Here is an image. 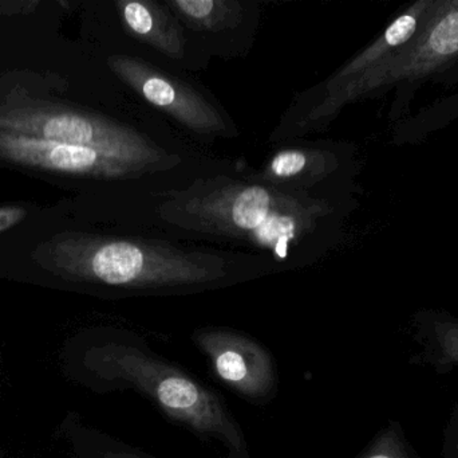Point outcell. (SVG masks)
<instances>
[{
    "mask_svg": "<svg viewBox=\"0 0 458 458\" xmlns=\"http://www.w3.org/2000/svg\"><path fill=\"white\" fill-rule=\"evenodd\" d=\"M416 30V19L411 15L401 16L387 29L385 39L390 46L401 45L413 35Z\"/></svg>",
    "mask_w": 458,
    "mask_h": 458,
    "instance_id": "obj_13",
    "label": "cell"
},
{
    "mask_svg": "<svg viewBox=\"0 0 458 458\" xmlns=\"http://www.w3.org/2000/svg\"><path fill=\"white\" fill-rule=\"evenodd\" d=\"M182 228L240 239L266 250L279 264L303 263L304 247L314 249L326 209L298 190L268 183L217 179L199 183L164 206Z\"/></svg>",
    "mask_w": 458,
    "mask_h": 458,
    "instance_id": "obj_2",
    "label": "cell"
},
{
    "mask_svg": "<svg viewBox=\"0 0 458 458\" xmlns=\"http://www.w3.org/2000/svg\"><path fill=\"white\" fill-rule=\"evenodd\" d=\"M325 158L318 150H283L267 164L261 177L268 185L293 187L312 179L319 180Z\"/></svg>",
    "mask_w": 458,
    "mask_h": 458,
    "instance_id": "obj_8",
    "label": "cell"
},
{
    "mask_svg": "<svg viewBox=\"0 0 458 458\" xmlns=\"http://www.w3.org/2000/svg\"><path fill=\"white\" fill-rule=\"evenodd\" d=\"M0 158L64 174L121 177L147 169L112 153L82 145L48 142L0 131Z\"/></svg>",
    "mask_w": 458,
    "mask_h": 458,
    "instance_id": "obj_5",
    "label": "cell"
},
{
    "mask_svg": "<svg viewBox=\"0 0 458 458\" xmlns=\"http://www.w3.org/2000/svg\"><path fill=\"white\" fill-rule=\"evenodd\" d=\"M110 66L149 104L165 110L188 128L207 134L225 131L219 112L188 86L129 56H113Z\"/></svg>",
    "mask_w": 458,
    "mask_h": 458,
    "instance_id": "obj_6",
    "label": "cell"
},
{
    "mask_svg": "<svg viewBox=\"0 0 458 458\" xmlns=\"http://www.w3.org/2000/svg\"><path fill=\"white\" fill-rule=\"evenodd\" d=\"M430 46L436 53L443 56L458 51V13H449L433 30Z\"/></svg>",
    "mask_w": 458,
    "mask_h": 458,
    "instance_id": "obj_11",
    "label": "cell"
},
{
    "mask_svg": "<svg viewBox=\"0 0 458 458\" xmlns=\"http://www.w3.org/2000/svg\"><path fill=\"white\" fill-rule=\"evenodd\" d=\"M191 339L215 376L234 394L256 406L275 400L279 389L276 360L260 341L225 327L196 328Z\"/></svg>",
    "mask_w": 458,
    "mask_h": 458,
    "instance_id": "obj_4",
    "label": "cell"
},
{
    "mask_svg": "<svg viewBox=\"0 0 458 458\" xmlns=\"http://www.w3.org/2000/svg\"><path fill=\"white\" fill-rule=\"evenodd\" d=\"M358 458H409L400 437L394 432H386L374 440V443Z\"/></svg>",
    "mask_w": 458,
    "mask_h": 458,
    "instance_id": "obj_12",
    "label": "cell"
},
{
    "mask_svg": "<svg viewBox=\"0 0 458 458\" xmlns=\"http://www.w3.org/2000/svg\"><path fill=\"white\" fill-rule=\"evenodd\" d=\"M432 336L433 354L441 365H458V324L438 325Z\"/></svg>",
    "mask_w": 458,
    "mask_h": 458,
    "instance_id": "obj_10",
    "label": "cell"
},
{
    "mask_svg": "<svg viewBox=\"0 0 458 458\" xmlns=\"http://www.w3.org/2000/svg\"><path fill=\"white\" fill-rule=\"evenodd\" d=\"M0 131L96 148L125 159L147 171L166 161L163 150L139 132L72 110L42 108L7 110L0 113Z\"/></svg>",
    "mask_w": 458,
    "mask_h": 458,
    "instance_id": "obj_3",
    "label": "cell"
},
{
    "mask_svg": "<svg viewBox=\"0 0 458 458\" xmlns=\"http://www.w3.org/2000/svg\"><path fill=\"white\" fill-rule=\"evenodd\" d=\"M82 363L99 389L131 390L169 421L220 446L225 458H250L244 430L222 395L161 357L140 333L121 330L102 336L86 350Z\"/></svg>",
    "mask_w": 458,
    "mask_h": 458,
    "instance_id": "obj_1",
    "label": "cell"
},
{
    "mask_svg": "<svg viewBox=\"0 0 458 458\" xmlns=\"http://www.w3.org/2000/svg\"><path fill=\"white\" fill-rule=\"evenodd\" d=\"M120 7L123 22L133 34L168 56H182L184 42L179 30L155 3L125 2L120 3Z\"/></svg>",
    "mask_w": 458,
    "mask_h": 458,
    "instance_id": "obj_7",
    "label": "cell"
},
{
    "mask_svg": "<svg viewBox=\"0 0 458 458\" xmlns=\"http://www.w3.org/2000/svg\"><path fill=\"white\" fill-rule=\"evenodd\" d=\"M169 5L191 23L209 30H220L231 26L239 15V4L223 0H176Z\"/></svg>",
    "mask_w": 458,
    "mask_h": 458,
    "instance_id": "obj_9",
    "label": "cell"
},
{
    "mask_svg": "<svg viewBox=\"0 0 458 458\" xmlns=\"http://www.w3.org/2000/svg\"><path fill=\"white\" fill-rule=\"evenodd\" d=\"M26 217V212L21 207H3L0 209V231L13 228Z\"/></svg>",
    "mask_w": 458,
    "mask_h": 458,
    "instance_id": "obj_15",
    "label": "cell"
},
{
    "mask_svg": "<svg viewBox=\"0 0 458 458\" xmlns=\"http://www.w3.org/2000/svg\"><path fill=\"white\" fill-rule=\"evenodd\" d=\"M98 458H157L141 449L134 448V446L126 445L121 443L106 444L102 449Z\"/></svg>",
    "mask_w": 458,
    "mask_h": 458,
    "instance_id": "obj_14",
    "label": "cell"
}]
</instances>
